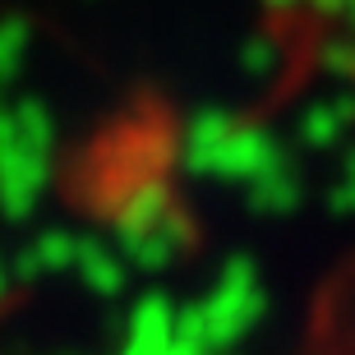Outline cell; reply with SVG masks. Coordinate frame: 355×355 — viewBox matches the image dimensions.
<instances>
[{
	"mask_svg": "<svg viewBox=\"0 0 355 355\" xmlns=\"http://www.w3.org/2000/svg\"><path fill=\"white\" fill-rule=\"evenodd\" d=\"M10 116L14 144L0 157V217L28 222L55 175V116L42 97H19Z\"/></svg>",
	"mask_w": 355,
	"mask_h": 355,
	"instance_id": "obj_1",
	"label": "cell"
},
{
	"mask_svg": "<svg viewBox=\"0 0 355 355\" xmlns=\"http://www.w3.org/2000/svg\"><path fill=\"white\" fill-rule=\"evenodd\" d=\"M106 226H111V245L120 250V259L130 268H144V272L166 268L189 245V222H184L171 184L162 175L130 189L120 198V208L106 217Z\"/></svg>",
	"mask_w": 355,
	"mask_h": 355,
	"instance_id": "obj_2",
	"label": "cell"
},
{
	"mask_svg": "<svg viewBox=\"0 0 355 355\" xmlns=\"http://www.w3.org/2000/svg\"><path fill=\"white\" fill-rule=\"evenodd\" d=\"M162 157H166V144L157 139L153 125L111 130V134H102V139L92 144V153L83 157L79 194L88 198V208L106 222L130 189H139L144 180L162 175Z\"/></svg>",
	"mask_w": 355,
	"mask_h": 355,
	"instance_id": "obj_3",
	"label": "cell"
},
{
	"mask_svg": "<svg viewBox=\"0 0 355 355\" xmlns=\"http://www.w3.org/2000/svg\"><path fill=\"white\" fill-rule=\"evenodd\" d=\"M74 272L79 282L97 295V300H120L130 291V263L120 259V250L111 240L83 231L79 236V254H74Z\"/></svg>",
	"mask_w": 355,
	"mask_h": 355,
	"instance_id": "obj_4",
	"label": "cell"
},
{
	"mask_svg": "<svg viewBox=\"0 0 355 355\" xmlns=\"http://www.w3.org/2000/svg\"><path fill=\"white\" fill-rule=\"evenodd\" d=\"M74 254H79V231L46 226L28 245H19V254H14V282L28 286V282H42V277H51V272H69Z\"/></svg>",
	"mask_w": 355,
	"mask_h": 355,
	"instance_id": "obj_5",
	"label": "cell"
},
{
	"mask_svg": "<svg viewBox=\"0 0 355 355\" xmlns=\"http://www.w3.org/2000/svg\"><path fill=\"white\" fill-rule=\"evenodd\" d=\"M28 19L10 14V19H0V88L24 69V55H28Z\"/></svg>",
	"mask_w": 355,
	"mask_h": 355,
	"instance_id": "obj_6",
	"label": "cell"
},
{
	"mask_svg": "<svg viewBox=\"0 0 355 355\" xmlns=\"http://www.w3.org/2000/svg\"><path fill=\"white\" fill-rule=\"evenodd\" d=\"M10 144H14V116L0 106V157H5V148H10Z\"/></svg>",
	"mask_w": 355,
	"mask_h": 355,
	"instance_id": "obj_7",
	"label": "cell"
},
{
	"mask_svg": "<svg viewBox=\"0 0 355 355\" xmlns=\"http://www.w3.org/2000/svg\"><path fill=\"white\" fill-rule=\"evenodd\" d=\"M5 295H10V268L0 263V304H5Z\"/></svg>",
	"mask_w": 355,
	"mask_h": 355,
	"instance_id": "obj_8",
	"label": "cell"
},
{
	"mask_svg": "<svg viewBox=\"0 0 355 355\" xmlns=\"http://www.w3.org/2000/svg\"><path fill=\"white\" fill-rule=\"evenodd\" d=\"M60 355H79V351H60Z\"/></svg>",
	"mask_w": 355,
	"mask_h": 355,
	"instance_id": "obj_9",
	"label": "cell"
}]
</instances>
